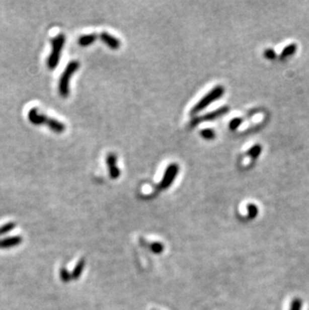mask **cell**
<instances>
[{
    "label": "cell",
    "mask_w": 309,
    "mask_h": 310,
    "mask_svg": "<svg viewBox=\"0 0 309 310\" xmlns=\"http://www.w3.org/2000/svg\"><path fill=\"white\" fill-rule=\"evenodd\" d=\"M242 123H243V119H241V118H235V119H233V120L230 122V124H229L230 130H231V131H236Z\"/></svg>",
    "instance_id": "18"
},
{
    "label": "cell",
    "mask_w": 309,
    "mask_h": 310,
    "mask_svg": "<svg viewBox=\"0 0 309 310\" xmlns=\"http://www.w3.org/2000/svg\"><path fill=\"white\" fill-rule=\"evenodd\" d=\"M64 42H65V36L62 33L56 35L51 39L52 50L47 58V67L49 69H54L58 65Z\"/></svg>",
    "instance_id": "3"
},
{
    "label": "cell",
    "mask_w": 309,
    "mask_h": 310,
    "mask_svg": "<svg viewBox=\"0 0 309 310\" xmlns=\"http://www.w3.org/2000/svg\"><path fill=\"white\" fill-rule=\"evenodd\" d=\"M247 210H248V219H254L258 214V208L253 204H249L247 206Z\"/></svg>",
    "instance_id": "17"
},
{
    "label": "cell",
    "mask_w": 309,
    "mask_h": 310,
    "mask_svg": "<svg viewBox=\"0 0 309 310\" xmlns=\"http://www.w3.org/2000/svg\"><path fill=\"white\" fill-rule=\"evenodd\" d=\"M296 48H297V45L295 43H290L288 44L287 46H285V48H283L280 56L282 58L286 57V56H289V55H292L295 51H296Z\"/></svg>",
    "instance_id": "12"
},
{
    "label": "cell",
    "mask_w": 309,
    "mask_h": 310,
    "mask_svg": "<svg viewBox=\"0 0 309 310\" xmlns=\"http://www.w3.org/2000/svg\"><path fill=\"white\" fill-rule=\"evenodd\" d=\"M15 228V223L14 222H9V223H6L4 225H2L0 227V236L1 235H4L10 231H12L13 229Z\"/></svg>",
    "instance_id": "16"
},
{
    "label": "cell",
    "mask_w": 309,
    "mask_h": 310,
    "mask_svg": "<svg viewBox=\"0 0 309 310\" xmlns=\"http://www.w3.org/2000/svg\"><path fill=\"white\" fill-rule=\"evenodd\" d=\"M101 39H102L109 47H111L112 49H118V48H120V46H121L120 40H119L118 38H116L115 36L111 35L110 33L106 32V31L103 32V33H101Z\"/></svg>",
    "instance_id": "8"
},
{
    "label": "cell",
    "mask_w": 309,
    "mask_h": 310,
    "mask_svg": "<svg viewBox=\"0 0 309 310\" xmlns=\"http://www.w3.org/2000/svg\"><path fill=\"white\" fill-rule=\"evenodd\" d=\"M261 151H262V148L260 145H255L253 146L248 152H247V156L251 157L252 159H256L258 158L260 154H261Z\"/></svg>",
    "instance_id": "14"
},
{
    "label": "cell",
    "mask_w": 309,
    "mask_h": 310,
    "mask_svg": "<svg viewBox=\"0 0 309 310\" xmlns=\"http://www.w3.org/2000/svg\"><path fill=\"white\" fill-rule=\"evenodd\" d=\"M80 68V62L76 60L70 61L63 70L58 84V93L62 98H67L69 95V82L73 73Z\"/></svg>",
    "instance_id": "2"
},
{
    "label": "cell",
    "mask_w": 309,
    "mask_h": 310,
    "mask_svg": "<svg viewBox=\"0 0 309 310\" xmlns=\"http://www.w3.org/2000/svg\"><path fill=\"white\" fill-rule=\"evenodd\" d=\"M144 246H149L150 250L154 253V254H160L164 251V245L162 243H159V242H154V243H151V244H143Z\"/></svg>",
    "instance_id": "13"
},
{
    "label": "cell",
    "mask_w": 309,
    "mask_h": 310,
    "mask_svg": "<svg viewBox=\"0 0 309 310\" xmlns=\"http://www.w3.org/2000/svg\"><path fill=\"white\" fill-rule=\"evenodd\" d=\"M107 164L110 169V175L112 179H118L121 175V172L117 166V156L110 154L107 157Z\"/></svg>",
    "instance_id": "7"
},
{
    "label": "cell",
    "mask_w": 309,
    "mask_h": 310,
    "mask_svg": "<svg viewBox=\"0 0 309 310\" xmlns=\"http://www.w3.org/2000/svg\"><path fill=\"white\" fill-rule=\"evenodd\" d=\"M27 117H28L29 122L35 126L46 125L52 132L57 133V134H61L65 131V126L61 122L55 119H52V118H48L45 115L39 114L36 108L30 109Z\"/></svg>",
    "instance_id": "1"
},
{
    "label": "cell",
    "mask_w": 309,
    "mask_h": 310,
    "mask_svg": "<svg viewBox=\"0 0 309 310\" xmlns=\"http://www.w3.org/2000/svg\"><path fill=\"white\" fill-rule=\"evenodd\" d=\"M229 111V108L228 107H223V108H220L219 110H216L212 113H208L206 115H204L203 117H200V118H196L194 119L192 122H191V126H197L198 124L202 123V122H211V121H214L222 116H224L225 114H227Z\"/></svg>",
    "instance_id": "6"
},
{
    "label": "cell",
    "mask_w": 309,
    "mask_h": 310,
    "mask_svg": "<svg viewBox=\"0 0 309 310\" xmlns=\"http://www.w3.org/2000/svg\"><path fill=\"white\" fill-rule=\"evenodd\" d=\"M302 309V300L299 298H295L291 304L289 310H301Z\"/></svg>",
    "instance_id": "20"
},
{
    "label": "cell",
    "mask_w": 309,
    "mask_h": 310,
    "mask_svg": "<svg viewBox=\"0 0 309 310\" xmlns=\"http://www.w3.org/2000/svg\"><path fill=\"white\" fill-rule=\"evenodd\" d=\"M178 173H179V167H178V165H176V164L170 165V166L167 168V170H166V172H165V174H164V177H163L162 181H161L160 184H159V188H160L161 190H166V189H168L169 187H171V185H172L173 182L175 181V179H176Z\"/></svg>",
    "instance_id": "5"
},
{
    "label": "cell",
    "mask_w": 309,
    "mask_h": 310,
    "mask_svg": "<svg viewBox=\"0 0 309 310\" xmlns=\"http://www.w3.org/2000/svg\"><path fill=\"white\" fill-rule=\"evenodd\" d=\"M264 56L267 57V58H269V59H274V58L276 57V53H275V51H274L273 49L268 48V49H266V50L264 51Z\"/></svg>",
    "instance_id": "21"
},
{
    "label": "cell",
    "mask_w": 309,
    "mask_h": 310,
    "mask_svg": "<svg viewBox=\"0 0 309 310\" xmlns=\"http://www.w3.org/2000/svg\"><path fill=\"white\" fill-rule=\"evenodd\" d=\"M201 136L205 140H214L216 137V134L212 129H205L201 131Z\"/></svg>",
    "instance_id": "15"
},
{
    "label": "cell",
    "mask_w": 309,
    "mask_h": 310,
    "mask_svg": "<svg viewBox=\"0 0 309 310\" xmlns=\"http://www.w3.org/2000/svg\"><path fill=\"white\" fill-rule=\"evenodd\" d=\"M97 40V34H87L84 36H81L79 39V44L82 46H88L93 44Z\"/></svg>",
    "instance_id": "10"
},
{
    "label": "cell",
    "mask_w": 309,
    "mask_h": 310,
    "mask_svg": "<svg viewBox=\"0 0 309 310\" xmlns=\"http://www.w3.org/2000/svg\"><path fill=\"white\" fill-rule=\"evenodd\" d=\"M225 93V90L222 86H218V87H215L211 92H209L204 98H202L198 103L197 105H195L194 109L192 110V113L193 114H196V113H199L201 111H203L204 109H206L209 105H211L212 103H214L215 101L219 100Z\"/></svg>",
    "instance_id": "4"
},
{
    "label": "cell",
    "mask_w": 309,
    "mask_h": 310,
    "mask_svg": "<svg viewBox=\"0 0 309 310\" xmlns=\"http://www.w3.org/2000/svg\"><path fill=\"white\" fill-rule=\"evenodd\" d=\"M60 278L63 282H68L71 279V274L65 269V268H61L60 270Z\"/></svg>",
    "instance_id": "19"
},
{
    "label": "cell",
    "mask_w": 309,
    "mask_h": 310,
    "mask_svg": "<svg viewBox=\"0 0 309 310\" xmlns=\"http://www.w3.org/2000/svg\"><path fill=\"white\" fill-rule=\"evenodd\" d=\"M85 265H86V260L85 259H82L78 264L76 266L74 267V269L72 270V272L70 273L71 274V279H78L80 278V276L82 275L84 269H85Z\"/></svg>",
    "instance_id": "11"
},
{
    "label": "cell",
    "mask_w": 309,
    "mask_h": 310,
    "mask_svg": "<svg viewBox=\"0 0 309 310\" xmlns=\"http://www.w3.org/2000/svg\"><path fill=\"white\" fill-rule=\"evenodd\" d=\"M22 242V238L20 236H13V237H7L2 240H0V248H11L14 246L19 245Z\"/></svg>",
    "instance_id": "9"
}]
</instances>
